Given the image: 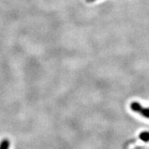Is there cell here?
<instances>
[{"label": "cell", "instance_id": "cell-1", "mask_svg": "<svg viewBox=\"0 0 149 149\" xmlns=\"http://www.w3.org/2000/svg\"><path fill=\"white\" fill-rule=\"evenodd\" d=\"M139 137L141 140L144 141L145 142H148V141H149V133L146 131L142 132V133L139 134Z\"/></svg>", "mask_w": 149, "mask_h": 149}, {"label": "cell", "instance_id": "cell-2", "mask_svg": "<svg viewBox=\"0 0 149 149\" xmlns=\"http://www.w3.org/2000/svg\"><path fill=\"white\" fill-rule=\"evenodd\" d=\"M10 146V141L8 139H3L0 143V149H7Z\"/></svg>", "mask_w": 149, "mask_h": 149}, {"label": "cell", "instance_id": "cell-3", "mask_svg": "<svg viewBox=\"0 0 149 149\" xmlns=\"http://www.w3.org/2000/svg\"><path fill=\"white\" fill-rule=\"evenodd\" d=\"M95 1V0H86L87 2H88V3L93 2V1Z\"/></svg>", "mask_w": 149, "mask_h": 149}]
</instances>
